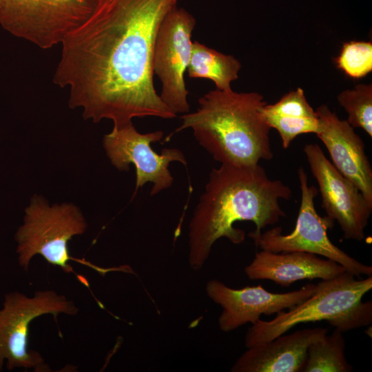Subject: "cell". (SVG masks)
Here are the masks:
<instances>
[{
  "label": "cell",
  "instance_id": "cell-17",
  "mask_svg": "<svg viewBox=\"0 0 372 372\" xmlns=\"http://www.w3.org/2000/svg\"><path fill=\"white\" fill-rule=\"evenodd\" d=\"M241 68L240 61L231 55L210 48L198 41L192 42V55L187 67L190 78H203L212 81L216 89H231V83L237 80Z\"/></svg>",
  "mask_w": 372,
  "mask_h": 372
},
{
  "label": "cell",
  "instance_id": "cell-10",
  "mask_svg": "<svg viewBox=\"0 0 372 372\" xmlns=\"http://www.w3.org/2000/svg\"><path fill=\"white\" fill-rule=\"evenodd\" d=\"M163 137L161 130L139 133L132 122L113 127L103 137V145L106 154L117 169L128 171L130 164L135 167L136 185L133 198L138 188L147 183L153 184L151 196L170 187L174 182L169 169L171 162L187 165L186 158L178 149L164 148L161 154L153 150L150 144L160 141Z\"/></svg>",
  "mask_w": 372,
  "mask_h": 372
},
{
  "label": "cell",
  "instance_id": "cell-14",
  "mask_svg": "<svg viewBox=\"0 0 372 372\" xmlns=\"http://www.w3.org/2000/svg\"><path fill=\"white\" fill-rule=\"evenodd\" d=\"M347 270L340 264L318 255L304 251L274 253L267 250L257 252L245 268L251 280H269L283 287L316 278L329 280Z\"/></svg>",
  "mask_w": 372,
  "mask_h": 372
},
{
  "label": "cell",
  "instance_id": "cell-19",
  "mask_svg": "<svg viewBox=\"0 0 372 372\" xmlns=\"http://www.w3.org/2000/svg\"><path fill=\"white\" fill-rule=\"evenodd\" d=\"M340 105L348 114L347 122L354 128L362 129L372 136V85L358 84L338 96Z\"/></svg>",
  "mask_w": 372,
  "mask_h": 372
},
{
  "label": "cell",
  "instance_id": "cell-20",
  "mask_svg": "<svg viewBox=\"0 0 372 372\" xmlns=\"http://www.w3.org/2000/svg\"><path fill=\"white\" fill-rule=\"evenodd\" d=\"M336 65L347 76L362 78L372 70V43L351 41L343 43Z\"/></svg>",
  "mask_w": 372,
  "mask_h": 372
},
{
  "label": "cell",
  "instance_id": "cell-7",
  "mask_svg": "<svg viewBox=\"0 0 372 372\" xmlns=\"http://www.w3.org/2000/svg\"><path fill=\"white\" fill-rule=\"evenodd\" d=\"M317 289L309 298L295 307L276 314L271 320L259 319L247 331L245 346L271 340L301 323L329 320L362 300L372 289V276L357 280L346 271L317 284Z\"/></svg>",
  "mask_w": 372,
  "mask_h": 372
},
{
  "label": "cell",
  "instance_id": "cell-4",
  "mask_svg": "<svg viewBox=\"0 0 372 372\" xmlns=\"http://www.w3.org/2000/svg\"><path fill=\"white\" fill-rule=\"evenodd\" d=\"M87 228L80 209L72 204L50 206L41 196H34L25 209L23 223L17 229L14 239L19 265L27 271L36 255H41L50 264L58 266L65 273H74L68 264L74 260L96 268L83 260L71 257L68 242Z\"/></svg>",
  "mask_w": 372,
  "mask_h": 372
},
{
  "label": "cell",
  "instance_id": "cell-2",
  "mask_svg": "<svg viewBox=\"0 0 372 372\" xmlns=\"http://www.w3.org/2000/svg\"><path fill=\"white\" fill-rule=\"evenodd\" d=\"M291 195L290 187L269 178L259 164H220L213 168L189 225L190 266L201 269L219 238L235 245L243 242L245 232L234 227L236 222L254 223L255 234L278 223L286 216L280 200H289Z\"/></svg>",
  "mask_w": 372,
  "mask_h": 372
},
{
  "label": "cell",
  "instance_id": "cell-8",
  "mask_svg": "<svg viewBox=\"0 0 372 372\" xmlns=\"http://www.w3.org/2000/svg\"><path fill=\"white\" fill-rule=\"evenodd\" d=\"M96 0H0V26L12 36L47 50L92 12Z\"/></svg>",
  "mask_w": 372,
  "mask_h": 372
},
{
  "label": "cell",
  "instance_id": "cell-6",
  "mask_svg": "<svg viewBox=\"0 0 372 372\" xmlns=\"http://www.w3.org/2000/svg\"><path fill=\"white\" fill-rule=\"evenodd\" d=\"M298 177L301 201L292 232L285 235L280 227H275L263 233L251 231L248 236L262 250L274 253L309 252L340 264L355 276H372L371 266L358 261L333 244L329 238L327 230L333 227L334 222L327 216H320L315 207L314 199L318 194V189L309 185L307 174L302 167L298 169Z\"/></svg>",
  "mask_w": 372,
  "mask_h": 372
},
{
  "label": "cell",
  "instance_id": "cell-13",
  "mask_svg": "<svg viewBox=\"0 0 372 372\" xmlns=\"http://www.w3.org/2000/svg\"><path fill=\"white\" fill-rule=\"evenodd\" d=\"M320 121L316 136L322 141L331 163L372 204V167L365 145L347 120H341L327 105L316 110Z\"/></svg>",
  "mask_w": 372,
  "mask_h": 372
},
{
  "label": "cell",
  "instance_id": "cell-11",
  "mask_svg": "<svg viewBox=\"0 0 372 372\" xmlns=\"http://www.w3.org/2000/svg\"><path fill=\"white\" fill-rule=\"evenodd\" d=\"M303 151L318 183L322 207L327 216L338 223L344 238L364 240L372 204L333 166L318 144H307Z\"/></svg>",
  "mask_w": 372,
  "mask_h": 372
},
{
  "label": "cell",
  "instance_id": "cell-21",
  "mask_svg": "<svg viewBox=\"0 0 372 372\" xmlns=\"http://www.w3.org/2000/svg\"><path fill=\"white\" fill-rule=\"evenodd\" d=\"M331 327L345 332L372 322V302L362 300L341 314L327 320Z\"/></svg>",
  "mask_w": 372,
  "mask_h": 372
},
{
  "label": "cell",
  "instance_id": "cell-5",
  "mask_svg": "<svg viewBox=\"0 0 372 372\" xmlns=\"http://www.w3.org/2000/svg\"><path fill=\"white\" fill-rule=\"evenodd\" d=\"M78 311L73 301L53 290L37 291L32 297L16 291L7 293L0 308V371L6 363L9 371H51L41 353L28 349L30 324L43 315L50 314L57 320L60 314L73 316Z\"/></svg>",
  "mask_w": 372,
  "mask_h": 372
},
{
  "label": "cell",
  "instance_id": "cell-9",
  "mask_svg": "<svg viewBox=\"0 0 372 372\" xmlns=\"http://www.w3.org/2000/svg\"><path fill=\"white\" fill-rule=\"evenodd\" d=\"M196 24L191 13L176 6L164 17L154 42L152 66L162 84L159 96L175 114L189 111L184 74L191 59Z\"/></svg>",
  "mask_w": 372,
  "mask_h": 372
},
{
  "label": "cell",
  "instance_id": "cell-18",
  "mask_svg": "<svg viewBox=\"0 0 372 372\" xmlns=\"http://www.w3.org/2000/svg\"><path fill=\"white\" fill-rule=\"evenodd\" d=\"M343 332L335 329L315 338L309 344L303 372H349L353 368L344 354Z\"/></svg>",
  "mask_w": 372,
  "mask_h": 372
},
{
  "label": "cell",
  "instance_id": "cell-15",
  "mask_svg": "<svg viewBox=\"0 0 372 372\" xmlns=\"http://www.w3.org/2000/svg\"><path fill=\"white\" fill-rule=\"evenodd\" d=\"M327 329H304L249 347L234 364L232 372H300L310 342Z\"/></svg>",
  "mask_w": 372,
  "mask_h": 372
},
{
  "label": "cell",
  "instance_id": "cell-12",
  "mask_svg": "<svg viewBox=\"0 0 372 372\" xmlns=\"http://www.w3.org/2000/svg\"><path fill=\"white\" fill-rule=\"evenodd\" d=\"M317 287L307 284L298 290L280 293L261 285L235 289L214 279L207 282L206 293L223 308L218 320L220 329L229 332L246 323H256L262 315L278 314L295 307L311 296Z\"/></svg>",
  "mask_w": 372,
  "mask_h": 372
},
{
  "label": "cell",
  "instance_id": "cell-1",
  "mask_svg": "<svg viewBox=\"0 0 372 372\" xmlns=\"http://www.w3.org/2000/svg\"><path fill=\"white\" fill-rule=\"evenodd\" d=\"M178 0H96L89 17L61 43L53 81L68 88V104L85 119L113 122L176 116L154 87L156 34Z\"/></svg>",
  "mask_w": 372,
  "mask_h": 372
},
{
  "label": "cell",
  "instance_id": "cell-3",
  "mask_svg": "<svg viewBox=\"0 0 372 372\" xmlns=\"http://www.w3.org/2000/svg\"><path fill=\"white\" fill-rule=\"evenodd\" d=\"M198 104L196 112L180 116L182 124L173 134L191 128L199 145L220 164L254 165L273 158L261 94L216 89Z\"/></svg>",
  "mask_w": 372,
  "mask_h": 372
},
{
  "label": "cell",
  "instance_id": "cell-16",
  "mask_svg": "<svg viewBox=\"0 0 372 372\" xmlns=\"http://www.w3.org/2000/svg\"><path fill=\"white\" fill-rule=\"evenodd\" d=\"M261 113L269 127L278 132L284 149H287L298 136L317 134L320 130L318 114L300 87L285 94L273 104H266Z\"/></svg>",
  "mask_w": 372,
  "mask_h": 372
}]
</instances>
